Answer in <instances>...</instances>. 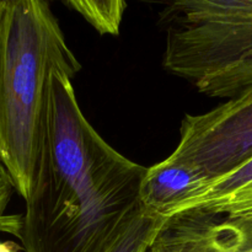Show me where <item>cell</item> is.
Returning <instances> with one entry per match:
<instances>
[{
    "mask_svg": "<svg viewBox=\"0 0 252 252\" xmlns=\"http://www.w3.org/2000/svg\"><path fill=\"white\" fill-rule=\"evenodd\" d=\"M147 167L84 116L68 75L49 84L41 152L19 239L26 252H108L137 214Z\"/></svg>",
    "mask_w": 252,
    "mask_h": 252,
    "instance_id": "obj_1",
    "label": "cell"
},
{
    "mask_svg": "<svg viewBox=\"0 0 252 252\" xmlns=\"http://www.w3.org/2000/svg\"><path fill=\"white\" fill-rule=\"evenodd\" d=\"M81 64L44 0H6L0 16V161L26 201L41 152L51 76Z\"/></svg>",
    "mask_w": 252,
    "mask_h": 252,
    "instance_id": "obj_2",
    "label": "cell"
},
{
    "mask_svg": "<svg viewBox=\"0 0 252 252\" xmlns=\"http://www.w3.org/2000/svg\"><path fill=\"white\" fill-rule=\"evenodd\" d=\"M162 65L194 86L252 59V0H181L159 14Z\"/></svg>",
    "mask_w": 252,
    "mask_h": 252,
    "instance_id": "obj_3",
    "label": "cell"
},
{
    "mask_svg": "<svg viewBox=\"0 0 252 252\" xmlns=\"http://www.w3.org/2000/svg\"><path fill=\"white\" fill-rule=\"evenodd\" d=\"M171 155L191 162L212 181L252 159V93L185 116Z\"/></svg>",
    "mask_w": 252,
    "mask_h": 252,
    "instance_id": "obj_4",
    "label": "cell"
},
{
    "mask_svg": "<svg viewBox=\"0 0 252 252\" xmlns=\"http://www.w3.org/2000/svg\"><path fill=\"white\" fill-rule=\"evenodd\" d=\"M149 252H252V236L235 219L192 209L167 218Z\"/></svg>",
    "mask_w": 252,
    "mask_h": 252,
    "instance_id": "obj_5",
    "label": "cell"
},
{
    "mask_svg": "<svg viewBox=\"0 0 252 252\" xmlns=\"http://www.w3.org/2000/svg\"><path fill=\"white\" fill-rule=\"evenodd\" d=\"M211 181L201 169L170 154L147 167L140 186V204L153 213L170 218L198 198Z\"/></svg>",
    "mask_w": 252,
    "mask_h": 252,
    "instance_id": "obj_6",
    "label": "cell"
},
{
    "mask_svg": "<svg viewBox=\"0 0 252 252\" xmlns=\"http://www.w3.org/2000/svg\"><path fill=\"white\" fill-rule=\"evenodd\" d=\"M191 209L236 219L252 235V159L211 181L206 191L179 213Z\"/></svg>",
    "mask_w": 252,
    "mask_h": 252,
    "instance_id": "obj_7",
    "label": "cell"
},
{
    "mask_svg": "<svg viewBox=\"0 0 252 252\" xmlns=\"http://www.w3.org/2000/svg\"><path fill=\"white\" fill-rule=\"evenodd\" d=\"M167 218L140 207L108 252H148Z\"/></svg>",
    "mask_w": 252,
    "mask_h": 252,
    "instance_id": "obj_8",
    "label": "cell"
},
{
    "mask_svg": "<svg viewBox=\"0 0 252 252\" xmlns=\"http://www.w3.org/2000/svg\"><path fill=\"white\" fill-rule=\"evenodd\" d=\"M64 5L80 14L100 34L120 33L127 2L122 0H69Z\"/></svg>",
    "mask_w": 252,
    "mask_h": 252,
    "instance_id": "obj_9",
    "label": "cell"
},
{
    "mask_svg": "<svg viewBox=\"0 0 252 252\" xmlns=\"http://www.w3.org/2000/svg\"><path fill=\"white\" fill-rule=\"evenodd\" d=\"M14 189V181L6 167L0 161V231L12 234L19 238L22 226V216H5V211Z\"/></svg>",
    "mask_w": 252,
    "mask_h": 252,
    "instance_id": "obj_10",
    "label": "cell"
},
{
    "mask_svg": "<svg viewBox=\"0 0 252 252\" xmlns=\"http://www.w3.org/2000/svg\"><path fill=\"white\" fill-rule=\"evenodd\" d=\"M5 5H6V0H0V16H1L2 11H4Z\"/></svg>",
    "mask_w": 252,
    "mask_h": 252,
    "instance_id": "obj_11",
    "label": "cell"
},
{
    "mask_svg": "<svg viewBox=\"0 0 252 252\" xmlns=\"http://www.w3.org/2000/svg\"><path fill=\"white\" fill-rule=\"evenodd\" d=\"M148 252H149V250H148Z\"/></svg>",
    "mask_w": 252,
    "mask_h": 252,
    "instance_id": "obj_12",
    "label": "cell"
}]
</instances>
